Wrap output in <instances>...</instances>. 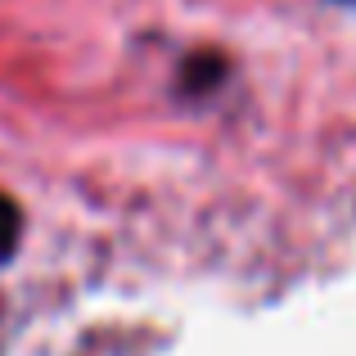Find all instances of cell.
I'll use <instances>...</instances> for the list:
<instances>
[{
	"mask_svg": "<svg viewBox=\"0 0 356 356\" xmlns=\"http://www.w3.org/2000/svg\"><path fill=\"white\" fill-rule=\"evenodd\" d=\"M181 90L185 95H212V90L226 81V59H221L217 50H199V54H190V59L181 63Z\"/></svg>",
	"mask_w": 356,
	"mask_h": 356,
	"instance_id": "1",
	"label": "cell"
},
{
	"mask_svg": "<svg viewBox=\"0 0 356 356\" xmlns=\"http://www.w3.org/2000/svg\"><path fill=\"white\" fill-rule=\"evenodd\" d=\"M18 239H23V212H18V203L9 194H0V261L14 257Z\"/></svg>",
	"mask_w": 356,
	"mask_h": 356,
	"instance_id": "2",
	"label": "cell"
}]
</instances>
